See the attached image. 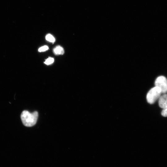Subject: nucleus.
Masks as SVG:
<instances>
[{"mask_svg": "<svg viewBox=\"0 0 167 167\" xmlns=\"http://www.w3.org/2000/svg\"><path fill=\"white\" fill-rule=\"evenodd\" d=\"M54 61V59L53 58L49 57L47 59L44 63L47 65H49L53 63Z\"/></svg>", "mask_w": 167, "mask_h": 167, "instance_id": "0eeeda50", "label": "nucleus"}, {"mask_svg": "<svg viewBox=\"0 0 167 167\" xmlns=\"http://www.w3.org/2000/svg\"><path fill=\"white\" fill-rule=\"evenodd\" d=\"M46 40L50 42L54 43L55 41L54 37L50 34H47L45 36Z\"/></svg>", "mask_w": 167, "mask_h": 167, "instance_id": "423d86ee", "label": "nucleus"}, {"mask_svg": "<svg viewBox=\"0 0 167 167\" xmlns=\"http://www.w3.org/2000/svg\"><path fill=\"white\" fill-rule=\"evenodd\" d=\"M161 93L160 89L155 86L150 89L147 93L146 99L147 102L150 104H153L159 99Z\"/></svg>", "mask_w": 167, "mask_h": 167, "instance_id": "f03ea898", "label": "nucleus"}, {"mask_svg": "<svg viewBox=\"0 0 167 167\" xmlns=\"http://www.w3.org/2000/svg\"><path fill=\"white\" fill-rule=\"evenodd\" d=\"M158 103L159 106L161 108L167 107V94L164 93L161 95L159 99Z\"/></svg>", "mask_w": 167, "mask_h": 167, "instance_id": "20e7f679", "label": "nucleus"}, {"mask_svg": "<svg viewBox=\"0 0 167 167\" xmlns=\"http://www.w3.org/2000/svg\"><path fill=\"white\" fill-rule=\"evenodd\" d=\"M154 84L155 86L160 89L162 93L167 92V79L165 76L161 75L157 77L155 81Z\"/></svg>", "mask_w": 167, "mask_h": 167, "instance_id": "7ed1b4c3", "label": "nucleus"}, {"mask_svg": "<svg viewBox=\"0 0 167 167\" xmlns=\"http://www.w3.org/2000/svg\"><path fill=\"white\" fill-rule=\"evenodd\" d=\"M38 113L36 111L31 113L27 110L23 111L21 114V118L23 124L25 126L31 127L36 123Z\"/></svg>", "mask_w": 167, "mask_h": 167, "instance_id": "f257e3e1", "label": "nucleus"}, {"mask_svg": "<svg viewBox=\"0 0 167 167\" xmlns=\"http://www.w3.org/2000/svg\"><path fill=\"white\" fill-rule=\"evenodd\" d=\"M161 114L164 117H167V107L163 109Z\"/></svg>", "mask_w": 167, "mask_h": 167, "instance_id": "1a4fd4ad", "label": "nucleus"}, {"mask_svg": "<svg viewBox=\"0 0 167 167\" xmlns=\"http://www.w3.org/2000/svg\"><path fill=\"white\" fill-rule=\"evenodd\" d=\"M49 49L47 45H44L40 48L38 49L39 52H44L47 50Z\"/></svg>", "mask_w": 167, "mask_h": 167, "instance_id": "6e6552de", "label": "nucleus"}, {"mask_svg": "<svg viewBox=\"0 0 167 167\" xmlns=\"http://www.w3.org/2000/svg\"><path fill=\"white\" fill-rule=\"evenodd\" d=\"M53 52L55 55H63L64 53L63 48L60 45H58L53 49Z\"/></svg>", "mask_w": 167, "mask_h": 167, "instance_id": "39448f33", "label": "nucleus"}]
</instances>
